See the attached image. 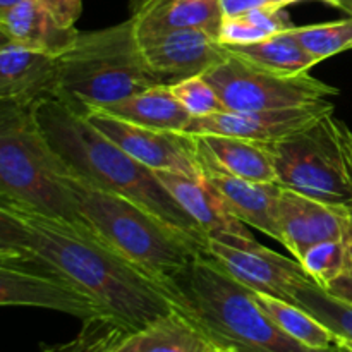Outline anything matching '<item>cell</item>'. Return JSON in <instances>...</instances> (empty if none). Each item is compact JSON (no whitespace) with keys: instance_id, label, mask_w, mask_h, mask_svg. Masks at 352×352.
<instances>
[{"instance_id":"31","label":"cell","mask_w":352,"mask_h":352,"mask_svg":"<svg viewBox=\"0 0 352 352\" xmlns=\"http://www.w3.org/2000/svg\"><path fill=\"white\" fill-rule=\"evenodd\" d=\"M301 2V0H220L222 3L223 16H236V14L248 12L254 9H284L291 3Z\"/></svg>"},{"instance_id":"25","label":"cell","mask_w":352,"mask_h":352,"mask_svg":"<svg viewBox=\"0 0 352 352\" xmlns=\"http://www.w3.org/2000/svg\"><path fill=\"white\" fill-rule=\"evenodd\" d=\"M285 9V7H284ZM284 9H254L236 16H223L219 40L227 47H241L263 41L294 28Z\"/></svg>"},{"instance_id":"35","label":"cell","mask_w":352,"mask_h":352,"mask_svg":"<svg viewBox=\"0 0 352 352\" xmlns=\"http://www.w3.org/2000/svg\"><path fill=\"white\" fill-rule=\"evenodd\" d=\"M322 2L329 3V6H333V7H339V9L346 10V12H349L352 16V0H322Z\"/></svg>"},{"instance_id":"5","label":"cell","mask_w":352,"mask_h":352,"mask_svg":"<svg viewBox=\"0 0 352 352\" xmlns=\"http://www.w3.org/2000/svg\"><path fill=\"white\" fill-rule=\"evenodd\" d=\"M72 172L41 127L38 105L0 100V203L81 222Z\"/></svg>"},{"instance_id":"16","label":"cell","mask_w":352,"mask_h":352,"mask_svg":"<svg viewBox=\"0 0 352 352\" xmlns=\"http://www.w3.org/2000/svg\"><path fill=\"white\" fill-rule=\"evenodd\" d=\"M155 174L175 201L198 223L208 241L236 244L254 239L246 223L241 222L227 208L205 179H196L174 170H155Z\"/></svg>"},{"instance_id":"33","label":"cell","mask_w":352,"mask_h":352,"mask_svg":"<svg viewBox=\"0 0 352 352\" xmlns=\"http://www.w3.org/2000/svg\"><path fill=\"white\" fill-rule=\"evenodd\" d=\"M344 246H346V274L344 275H349V277H352V206H349V213H347Z\"/></svg>"},{"instance_id":"7","label":"cell","mask_w":352,"mask_h":352,"mask_svg":"<svg viewBox=\"0 0 352 352\" xmlns=\"http://www.w3.org/2000/svg\"><path fill=\"white\" fill-rule=\"evenodd\" d=\"M282 188L337 206H352V177L332 113L268 143Z\"/></svg>"},{"instance_id":"12","label":"cell","mask_w":352,"mask_h":352,"mask_svg":"<svg viewBox=\"0 0 352 352\" xmlns=\"http://www.w3.org/2000/svg\"><path fill=\"white\" fill-rule=\"evenodd\" d=\"M138 38L148 65L164 85L206 74L230 55L229 47L205 30H170Z\"/></svg>"},{"instance_id":"18","label":"cell","mask_w":352,"mask_h":352,"mask_svg":"<svg viewBox=\"0 0 352 352\" xmlns=\"http://www.w3.org/2000/svg\"><path fill=\"white\" fill-rule=\"evenodd\" d=\"M203 168L256 182H277L268 143L222 134H192Z\"/></svg>"},{"instance_id":"26","label":"cell","mask_w":352,"mask_h":352,"mask_svg":"<svg viewBox=\"0 0 352 352\" xmlns=\"http://www.w3.org/2000/svg\"><path fill=\"white\" fill-rule=\"evenodd\" d=\"M294 305L315 316L337 339L352 342V305L318 287L315 282L301 285L296 291Z\"/></svg>"},{"instance_id":"1","label":"cell","mask_w":352,"mask_h":352,"mask_svg":"<svg viewBox=\"0 0 352 352\" xmlns=\"http://www.w3.org/2000/svg\"><path fill=\"white\" fill-rule=\"evenodd\" d=\"M0 248L41 261L88 294L107 320L134 332L175 308L172 292L81 222L0 203Z\"/></svg>"},{"instance_id":"2","label":"cell","mask_w":352,"mask_h":352,"mask_svg":"<svg viewBox=\"0 0 352 352\" xmlns=\"http://www.w3.org/2000/svg\"><path fill=\"white\" fill-rule=\"evenodd\" d=\"M38 119L55 150L81 177L146 206L191 234L205 248L208 246V239L198 223L175 201L153 168L127 155L100 133L85 113L62 100L50 98L38 105Z\"/></svg>"},{"instance_id":"24","label":"cell","mask_w":352,"mask_h":352,"mask_svg":"<svg viewBox=\"0 0 352 352\" xmlns=\"http://www.w3.org/2000/svg\"><path fill=\"white\" fill-rule=\"evenodd\" d=\"M254 298L275 325L296 342L315 351H327L336 346L337 337L301 306L261 292H254Z\"/></svg>"},{"instance_id":"27","label":"cell","mask_w":352,"mask_h":352,"mask_svg":"<svg viewBox=\"0 0 352 352\" xmlns=\"http://www.w3.org/2000/svg\"><path fill=\"white\" fill-rule=\"evenodd\" d=\"M294 34L299 43L322 62L337 54L352 50V16L349 19L333 23L296 26Z\"/></svg>"},{"instance_id":"3","label":"cell","mask_w":352,"mask_h":352,"mask_svg":"<svg viewBox=\"0 0 352 352\" xmlns=\"http://www.w3.org/2000/svg\"><path fill=\"white\" fill-rule=\"evenodd\" d=\"M175 309L184 313L219 351L226 352H337L315 351L282 332L258 305L250 287L230 277L203 253L168 282Z\"/></svg>"},{"instance_id":"17","label":"cell","mask_w":352,"mask_h":352,"mask_svg":"<svg viewBox=\"0 0 352 352\" xmlns=\"http://www.w3.org/2000/svg\"><path fill=\"white\" fill-rule=\"evenodd\" d=\"M203 179L241 222L280 243L278 198L282 186L278 182L248 181L206 167Z\"/></svg>"},{"instance_id":"28","label":"cell","mask_w":352,"mask_h":352,"mask_svg":"<svg viewBox=\"0 0 352 352\" xmlns=\"http://www.w3.org/2000/svg\"><path fill=\"white\" fill-rule=\"evenodd\" d=\"M299 263L305 268L313 282L318 287L329 289L332 282L346 274V246L344 239L325 241L309 248Z\"/></svg>"},{"instance_id":"19","label":"cell","mask_w":352,"mask_h":352,"mask_svg":"<svg viewBox=\"0 0 352 352\" xmlns=\"http://www.w3.org/2000/svg\"><path fill=\"white\" fill-rule=\"evenodd\" d=\"M138 36L170 30H205L219 36L223 10L220 0H131Z\"/></svg>"},{"instance_id":"38","label":"cell","mask_w":352,"mask_h":352,"mask_svg":"<svg viewBox=\"0 0 352 352\" xmlns=\"http://www.w3.org/2000/svg\"><path fill=\"white\" fill-rule=\"evenodd\" d=\"M344 340V339H342ZM344 342H346L347 344V346H349L351 347V349H352V342H349V340H344Z\"/></svg>"},{"instance_id":"10","label":"cell","mask_w":352,"mask_h":352,"mask_svg":"<svg viewBox=\"0 0 352 352\" xmlns=\"http://www.w3.org/2000/svg\"><path fill=\"white\" fill-rule=\"evenodd\" d=\"M81 113H85L100 133L146 167L153 170L182 172L191 177L203 179L192 134L151 129L112 116L103 109H89Z\"/></svg>"},{"instance_id":"36","label":"cell","mask_w":352,"mask_h":352,"mask_svg":"<svg viewBox=\"0 0 352 352\" xmlns=\"http://www.w3.org/2000/svg\"><path fill=\"white\" fill-rule=\"evenodd\" d=\"M24 2V0H0V12H6V10L12 9L17 3Z\"/></svg>"},{"instance_id":"23","label":"cell","mask_w":352,"mask_h":352,"mask_svg":"<svg viewBox=\"0 0 352 352\" xmlns=\"http://www.w3.org/2000/svg\"><path fill=\"white\" fill-rule=\"evenodd\" d=\"M294 28L258 43L229 47V50L272 71L289 72V74L308 72L313 65L320 64V60L299 43L294 34Z\"/></svg>"},{"instance_id":"14","label":"cell","mask_w":352,"mask_h":352,"mask_svg":"<svg viewBox=\"0 0 352 352\" xmlns=\"http://www.w3.org/2000/svg\"><path fill=\"white\" fill-rule=\"evenodd\" d=\"M349 206L329 205L282 188L278 198L280 244L299 261L311 246L344 239Z\"/></svg>"},{"instance_id":"11","label":"cell","mask_w":352,"mask_h":352,"mask_svg":"<svg viewBox=\"0 0 352 352\" xmlns=\"http://www.w3.org/2000/svg\"><path fill=\"white\" fill-rule=\"evenodd\" d=\"M206 254L251 291L274 296L292 305L296 291L313 282L298 260L275 253L261 246L256 239L236 244L208 241Z\"/></svg>"},{"instance_id":"39","label":"cell","mask_w":352,"mask_h":352,"mask_svg":"<svg viewBox=\"0 0 352 352\" xmlns=\"http://www.w3.org/2000/svg\"><path fill=\"white\" fill-rule=\"evenodd\" d=\"M215 352H222V351H215Z\"/></svg>"},{"instance_id":"13","label":"cell","mask_w":352,"mask_h":352,"mask_svg":"<svg viewBox=\"0 0 352 352\" xmlns=\"http://www.w3.org/2000/svg\"><path fill=\"white\" fill-rule=\"evenodd\" d=\"M332 112L333 103L327 98L306 105L284 107V109L248 110V112L223 110L212 116L192 117L188 133L222 134V136L272 143L311 126L320 117Z\"/></svg>"},{"instance_id":"6","label":"cell","mask_w":352,"mask_h":352,"mask_svg":"<svg viewBox=\"0 0 352 352\" xmlns=\"http://www.w3.org/2000/svg\"><path fill=\"white\" fill-rule=\"evenodd\" d=\"M160 85L144 58L134 21L79 33L58 55V100L78 112L107 109Z\"/></svg>"},{"instance_id":"41","label":"cell","mask_w":352,"mask_h":352,"mask_svg":"<svg viewBox=\"0 0 352 352\" xmlns=\"http://www.w3.org/2000/svg\"><path fill=\"white\" fill-rule=\"evenodd\" d=\"M320 2H322V0H320Z\"/></svg>"},{"instance_id":"34","label":"cell","mask_w":352,"mask_h":352,"mask_svg":"<svg viewBox=\"0 0 352 352\" xmlns=\"http://www.w3.org/2000/svg\"><path fill=\"white\" fill-rule=\"evenodd\" d=\"M339 133H340V143H342L344 155L347 158V164H349L351 177H352V131L342 120H339Z\"/></svg>"},{"instance_id":"8","label":"cell","mask_w":352,"mask_h":352,"mask_svg":"<svg viewBox=\"0 0 352 352\" xmlns=\"http://www.w3.org/2000/svg\"><path fill=\"white\" fill-rule=\"evenodd\" d=\"M203 76L217 89L226 109L232 112L306 105L339 95V88L316 79L309 72L289 74L272 71L234 52Z\"/></svg>"},{"instance_id":"37","label":"cell","mask_w":352,"mask_h":352,"mask_svg":"<svg viewBox=\"0 0 352 352\" xmlns=\"http://www.w3.org/2000/svg\"><path fill=\"white\" fill-rule=\"evenodd\" d=\"M336 351H337V352H352L351 347L347 346V344L344 342L342 339H337V340H336Z\"/></svg>"},{"instance_id":"4","label":"cell","mask_w":352,"mask_h":352,"mask_svg":"<svg viewBox=\"0 0 352 352\" xmlns=\"http://www.w3.org/2000/svg\"><path fill=\"white\" fill-rule=\"evenodd\" d=\"M81 222L120 256L168 289V282L206 248L146 206L72 172L69 177ZM170 291V289H168Z\"/></svg>"},{"instance_id":"9","label":"cell","mask_w":352,"mask_h":352,"mask_svg":"<svg viewBox=\"0 0 352 352\" xmlns=\"http://www.w3.org/2000/svg\"><path fill=\"white\" fill-rule=\"evenodd\" d=\"M0 305L54 309L82 322H109L103 309L67 278L41 261L7 248H0Z\"/></svg>"},{"instance_id":"32","label":"cell","mask_w":352,"mask_h":352,"mask_svg":"<svg viewBox=\"0 0 352 352\" xmlns=\"http://www.w3.org/2000/svg\"><path fill=\"white\" fill-rule=\"evenodd\" d=\"M327 292H330V294L337 296V298L344 299V301L351 302L352 305V277H349V275H342V277H339L336 282L330 284Z\"/></svg>"},{"instance_id":"29","label":"cell","mask_w":352,"mask_h":352,"mask_svg":"<svg viewBox=\"0 0 352 352\" xmlns=\"http://www.w3.org/2000/svg\"><path fill=\"white\" fill-rule=\"evenodd\" d=\"M170 88L175 98L186 107V110L192 117H205L227 110L217 89L205 76H192V78L182 79V81L170 85Z\"/></svg>"},{"instance_id":"15","label":"cell","mask_w":352,"mask_h":352,"mask_svg":"<svg viewBox=\"0 0 352 352\" xmlns=\"http://www.w3.org/2000/svg\"><path fill=\"white\" fill-rule=\"evenodd\" d=\"M58 96V55L12 41L0 43V100L40 105Z\"/></svg>"},{"instance_id":"20","label":"cell","mask_w":352,"mask_h":352,"mask_svg":"<svg viewBox=\"0 0 352 352\" xmlns=\"http://www.w3.org/2000/svg\"><path fill=\"white\" fill-rule=\"evenodd\" d=\"M0 34L2 40L23 47L62 55L74 45L79 31L60 26L40 0H24L0 12Z\"/></svg>"},{"instance_id":"21","label":"cell","mask_w":352,"mask_h":352,"mask_svg":"<svg viewBox=\"0 0 352 352\" xmlns=\"http://www.w3.org/2000/svg\"><path fill=\"white\" fill-rule=\"evenodd\" d=\"M208 337L179 309L165 313L146 327L124 333L107 352H215Z\"/></svg>"},{"instance_id":"40","label":"cell","mask_w":352,"mask_h":352,"mask_svg":"<svg viewBox=\"0 0 352 352\" xmlns=\"http://www.w3.org/2000/svg\"><path fill=\"white\" fill-rule=\"evenodd\" d=\"M222 352H226V351H222Z\"/></svg>"},{"instance_id":"22","label":"cell","mask_w":352,"mask_h":352,"mask_svg":"<svg viewBox=\"0 0 352 352\" xmlns=\"http://www.w3.org/2000/svg\"><path fill=\"white\" fill-rule=\"evenodd\" d=\"M112 116L151 129L188 133L192 116L175 98L170 85H155L103 109Z\"/></svg>"},{"instance_id":"30","label":"cell","mask_w":352,"mask_h":352,"mask_svg":"<svg viewBox=\"0 0 352 352\" xmlns=\"http://www.w3.org/2000/svg\"><path fill=\"white\" fill-rule=\"evenodd\" d=\"M41 6L55 17L60 26L74 28L82 12V0H40Z\"/></svg>"}]
</instances>
